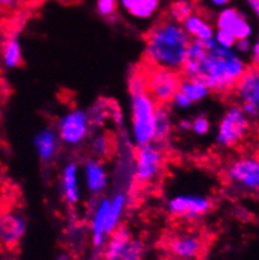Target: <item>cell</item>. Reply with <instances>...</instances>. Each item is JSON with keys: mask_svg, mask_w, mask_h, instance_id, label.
Masks as SVG:
<instances>
[{"mask_svg": "<svg viewBox=\"0 0 259 260\" xmlns=\"http://www.w3.org/2000/svg\"><path fill=\"white\" fill-rule=\"evenodd\" d=\"M191 41L181 23L170 18L158 20L145 37V58L147 64L181 71Z\"/></svg>", "mask_w": 259, "mask_h": 260, "instance_id": "1", "label": "cell"}, {"mask_svg": "<svg viewBox=\"0 0 259 260\" xmlns=\"http://www.w3.org/2000/svg\"><path fill=\"white\" fill-rule=\"evenodd\" d=\"M205 44L208 52L200 64L198 78L204 79L214 93L226 94L234 91L238 82L249 70L247 60L234 49L218 46L214 38Z\"/></svg>", "mask_w": 259, "mask_h": 260, "instance_id": "2", "label": "cell"}, {"mask_svg": "<svg viewBox=\"0 0 259 260\" xmlns=\"http://www.w3.org/2000/svg\"><path fill=\"white\" fill-rule=\"evenodd\" d=\"M157 101L149 91L130 93V131L135 147L155 141V116Z\"/></svg>", "mask_w": 259, "mask_h": 260, "instance_id": "3", "label": "cell"}, {"mask_svg": "<svg viewBox=\"0 0 259 260\" xmlns=\"http://www.w3.org/2000/svg\"><path fill=\"white\" fill-rule=\"evenodd\" d=\"M164 166H165V151L163 143L152 141L135 148L134 180L137 184H154L163 175Z\"/></svg>", "mask_w": 259, "mask_h": 260, "instance_id": "4", "label": "cell"}, {"mask_svg": "<svg viewBox=\"0 0 259 260\" xmlns=\"http://www.w3.org/2000/svg\"><path fill=\"white\" fill-rule=\"evenodd\" d=\"M55 128L62 143L70 148H78L89 140L92 134L91 117L88 110L73 107L63 112L55 122Z\"/></svg>", "mask_w": 259, "mask_h": 260, "instance_id": "5", "label": "cell"}, {"mask_svg": "<svg viewBox=\"0 0 259 260\" xmlns=\"http://www.w3.org/2000/svg\"><path fill=\"white\" fill-rule=\"evenodd\" d=\"M250 119L243 111L240 103L228 106L218 122L215 143L220 148H232L239 145L250 129Z\"/></svg>", "mask_w": 259, "mask_h": 260, "instance_id": "6", "label": "cell"}, {"mask_svg": "<svg viewBox=\"0 0 259 260\" xmlns=\"http://www.w3.org/2000/svg\"><path fill=\"white\" fill-rule=\"evenodd\" d=\"M226 182L244 193L259 192V157L244 155L235 157L224 170Z\"/></svg>", "mask_w": 259, "mask_h": 260, "instance_id": "7", "label": "cell"}, {"mask_svg": "<svg viewBox=\"0 0 259 260\" xmlns=\"http://www.w3.org/2000/svg\"><path fill=\"white\" fill-rule=\"evenodd\" d=\"M165 208L174 219L195 222L210 213L213 203L202 193H176L166 201Z\"/></svg>", "mask_w": 259, "mask_h": 260, "instance_id": "8", "label": "cell"}, {"mask_svg": "<svg viewBox=\"0 0 259 260\" xmlns=\"http://www.w3.org/2000/svg\"><path fill=\"white\" fill-rule=\"evenodd\" d=\"M147 78V91L157 101L158 105H168L180 87L181 78L176 71L152 67L145 70Z\"/></svg>", "mask_w": 259, "mask_h": 260, "instance_id": "9", "label": "cell"}, {"mask_svg": "<svg viewBox=\"0 0 259 260\" xmlns=\"http://www.w3.org/2000/svg\"><path fill=\"white\" fill-rule=\"evenodd\" d=\"M82 184L92 199L101 198L110 186V172L104 160L88 156L81 164Z\"/></svg>", "mask_w": 259, "mask_h": 260, "instance_id": "10", "label": "cell"}, {"mask_svg": "<svg viewBox=\"0 0 259 260\" xmlns=\"http://www.w3.org/2000/svg\"><path fill=\"white\" fill-rule=\"evenodd\" d=\"M111 206V196H101L93 199L89 211V232H91L92 246L97 250H104L108 241V235L106 233L108 213Z\"/></svg>", "mask_w": 259, "mask_h": 260, "instance_id": "11", "label": "cell"}, {"mask_svg": "<svg viewBox=\"0 0 259 260\" xmlns=\"http://www.w3.org/2000/svg\"><path fill=\"white\" fill-rule=\"evenodd\" d=\"M214 25L216 29L231 31L237 39L252 38L254 36V26L247 15L232 5L218 10L214 18Z\"/></svg>", "mask_w": 259, "mask_h": 260, "instance_id": "12", "label": "cell"}, {"mask_svg": "<svg viewBox=\"0 0 259 260\" xmlns=\"http://www.w3.org/2000/svg\"><path fill=\"white\" fill-rule=\"evenodd\" d=\"M81 166L77 161H67L59 175V191L67 205L77 206L82 200Z\"/></svg>", "mask_w": 259, "mask_h": 260, "instance_id": "13", "label": "cell"}, {"mask_svg": "<svg viewBox=\"0 0 259 260\" xmlns=\"http://www.w3.org/2000/svg\"><path fill=\"white\" fill-rule=\"evenodd\" d=\"M26 232L25 215L18 210H8L0 219V239L3 245L14 248L19 244Z\"/></svg>", "mask_w": 259, "mask_h": 260, "instance_id": "14", "label": "cell"}, {"mask_svg": "<svg viewBox=\"0 0 259 260\" xmlns=\"http://www.w3.org/2000/svg\"><path fill=\"white\" fill-rule=\"evenodd\" d=\"M62 140L55 127H43L33 139V147L37 157L44 164H52L60 152Z\"/></svg>", "mask_w": 259, "mask_h": 260, "instance_id": "15", "label": "cell"}, {"mask_svg": "<svg viewBox=\"0 0 259 260\" xmlns=\"http://www.w3.org/2000/svg\"><path fill=\"white\" fill-rule=\"evenodd\" d=\"M168 249L171 255L180 260H194L202 254L204 241L197 234L185 233L169 240Z\"/></svg>", "mask_w": 259, "mask_h": 260, "instance_id": "16", "label": "cell"}, {"mask_svg": "<svg viewBox=\"0 0 259 260\" xmlns=\"http://www.w3.org/2000/svg\"><path fill=\"white\" fill-rule=\"evenodd\" d=\"M181 24L192 41L207 42L209 39H213L215 36L216 28L214 22H211L210 19H208V17L199 12L192 13Z\"/></svg>", "mask_w": 259, "mask_h": 260, "instance_id": "17", "label": "cell"}, {"mask_svg": "<svg viewBox=\"0 0 259 260\" xmlns=\"http://www.w3.org/2000/svg\"><path fill=\"white\" fill-rule=\"evenodd\" d=\"M234 92L240 105L249 103L259 110V76L255 67H250L242 77Z\"/></svg>", "mask_w": 259, "mask_h": 260, "instance_id": "18", "label": "cell"}, {"mask_svg": "<svg viewBox=\"0 0 259 260\" xmlns=\"http://www.w3.org/2000/svg\"><path fill=\"white\" fill-rule=\"evenodd\" d=\"M132 233L128 226L121 225L108 237V241L102 250L104 260H122L130 241L132 240Z\"/></svg>", "mask_w": 259, "mask_h": 260, "instance_id": "19", "label": "cell"}, {"mask_svg": "<svg viewBox=\"0 0 259 260\" xmlns=\"http://www.w3.org/2000/svg\"><path fill=\"white\" fill-rule=\"evenodd\" d=\"M3 66L5 70L13 71L17 70L23 63V49L22 42H20L19 34L17 31H13L5 38L3 43L2 53Z\"/></svg>", "mask_w": 259, "mask_h": 260, "instance_id": "20", "label": "cell"}, {"mask_svg": "<svg viewBox=\"0 0 259 260\" xmlns=\"http://www.w3.org/2000/svg\"><path fill=\"white\" fill-rule=\"evenodd\" d=\"M128 205V193L125 190L118 189L111 196V206L110 213H108L107 226H106V233L110 237L118 226H121L123 216H125L126 209Z\"/></svg>", "mask_w": 259, "mask_h": 260, "instance_id": "21", "label": "cell"}, {"mask_svg": "<svg viewBox=\"0 0 259 260\" xmlns=\"http://www.w3.org/2000/svg\"><path fill=\"white\" fill-rule=\"evenodd\" d=\"M173 113L168 105H158L155 116V141L163 143L170 139L173 134Z\"/></svg>", "mask_w": 259, "mask_h": 260, "instance_id": "22", "label": "cell"}, {"mask_svg": "<svg viewBox=\"0 0 259 260\" xmlns=\"http://www.w3.org/2000/svg\"><path fill=\"white\" fill-rule=\"evenodd\" d=\"M179 91H181L182 93L186 94L187 97L191 100V102L194 103V105L202 103L203 101L207 100L209 95L211 94V92H213L210 89V87L205 83L204 79L189 78V77L181 78Z\"/></svg>", "mask_w": 259, "mask_h": 260, "instance_id": "23", "label": "cell"}, {"mask_svg": "<svg viewBox=\"0 0 259 260\" xmlns=\"http://www.w3.org/2000/svg\"><path fill=\"white\" fill-rule=\"evenodd\" d=\"M88 150L92 156L105 160L110 157L113 150V142L110 135L105 131H97L89 137Z\"/></svg>", "mask_w": 259, "mask_h": 260, "instance_id": "24", "label": "cell"}, {"mask_svg": "<svg viewBox=\"0 0 259 260\" xmlns=\"http://www.w3.org/2000/svg\"><path fill=\"white\" fill-rule=\"evenodd\" d=\"M194 12H197V9L191 0H174L168 9V18L178 23H182Z\"/></svg>", "mask_w": 259, "mask_h": 260, "instance_id": "25", "label": "cell"}, {"mask_svg": "<svg viewBox=\"0 0 259 260\" xmlns=\"http://www.w3.org/2000/svg\"><path fill=\"white\" fill-rule=\"evenodd\" d=\"M118 9H120L118 0H97L96 2V13L110 23H115L118 20Z\"/></svg>", "mask_w": 259, "mask_h": 260, "instance_id": "26", "label": "cell"}, {"mask_svg": "<svg viewBox=\"0 0 259 260\" xmlns=\"http://www.w3.org/2000/svg\"><path fill=\"white\" fill-rule=\"evenodd\" d=\"M89 117H91L92 124L93 127H102L107 122V119L110 118V112H111V105H108L106 101H99V102L94 103L92 107L88 108Z\"/></svg>", "mask_w": 259, "mask_h": 260, "instance_id": "27", "label": "cell"}, {"mask_svg": "<svg viewBox=\"0 0 259 260\" xmlns=\"http://www.w3.org/2000/svg\"><path fill=\"white\" fill-rule=\"evenodd\" d=\"M211 128L210 119L207 115H198L191 118V132L198 137H204L209 135Z\"/></svg>", "mask_w": 259, "mask_h": 260, "instance_id": "28", "label": "cell"}, {"mask_svg": "<svg viewBox=\"0 0 259 260\" xmlns=\"http://www.w3.org/2000/svg\"><path fill=\"white\" fill-rule=\"evenodd\" d=\"M145 250H146V248H145L144 241L140 240V239L132 238L122 260H141L145 254Z\"/></svg>", "mask_w": 259, "mask_h": 260, "instance_id": "29", "label": "cell"}, {"mask_svg": "<svg viewBox=\"0 0 259 260\" xmlns=\"http://www.w3.org/2000/svg\"><path fill=\"white\" fill-rule=\"evenodd\" d=\"M214 39H215V42L218 43V46L228 48V49H234L235 43H237L238 41L233 33H231V31L228 30H223V29H216Z\"/></svg>", "mask_w": 259, "mask_h": 260, "instance_id": "30", "label": "cell"}, {"mask_svg": "<svg viewBox=\"0 0 259 260\" xmlns=\"http://www.w3.org/2000/svg\"><path fill=\"white\" fill-rule=\"evenodd\" d=\"M170 105L176 111H187L194 103L191 102V100L186 94L182 93L181 91H178L173 97V100H171Z\"/></svg>", "mask_w": 259, "mask_h": 260, "instance_id": "31", "label": "cell"}, {"mask_svg": "<svg viewBox=\"0 0 259 260\" xmlns=\"http://www.w3.org/2000/svg\"><path fill=\"white\" fill-rule=\"evenodd\" d=\"M253 47V41L252 38H244V39H238L237 43L234 46V50L237 53H239L243 57H249L250 52H252Z\"/></svg>", "mask_w": 259, "mask_h": 260, "instance_id": "32", "label": "cell"}, {"mask_svg": "<svg viewBox=\"0 0 259 260\" xmlns=\"http://www.w3.org/2000/svg\"><path fill=\"white\" fill-rule=\"evenodd\" d=\"M249 60L252 63V66L257 67L259 66V29L257 31V36H255L254 41H253V47L252 52L249 54Z\"/></svg>", "mask_w": 259, "mask_h": 260, "instance_id": "33", "label": "cell"}, {"mask_svg": "<svg viewBox=\"0 0 259 260\" xmlns=\"http://www.w3.org/2000/svg\"><path fill=\"white\" fill-rule=\"evenodd\" d=\"M204 2L208 7L211 8V9L221 10L226 7H231L233 0H204Z\"/></svg>", "mask_w": 259, "mask_h": 260, "instance_id": "34", "label": "cell"}, {"mask_svg": "<svg viewBox=\"0 0 259 260\" xmlns=\"http://www.w3.org/2000/svg\"><path fill=\"white\" fill-rule=\"evenodd\" d=\"M176 128L180 132L191 131V119L187 117L181 118L180 121H178V123H176Z\"/></svg>", "mask_w": 259, "mask_h": 260, "instance_id": "35", "label": "cell"}, {"mask_svg": "<svg viewBox=\"0 0 259 260\" xmlns=\"http://www.w3.org/2000/svg\"><path fill=\"white\" fill-rule=\"evenodd\" d=\"M245 3L249 7V9L252 10L253 14L259 19V0H245Z\"/></svg>", "mask_w": 259, "mask_h": 260, "instance_id": "36", "label": "cell"}, {"mask_svg": "<svg viewBox=\"0 0 259 260\" xmlns=\"http://www.w3.org/2000/svg\"><path fill=\"white\" fill-rule=\"evenodd\" d=\"M17 3L18 0H0V4H2L3 9L7 10L14 9V8L17 7Z\"/></svg>", "mask_w": 259, "mask_h": 260, "instance_id": "37", "label": "cell"}, {"mask_svg": "<svg viewBox=\"0 0 259 260\" xmlns=\"http://www.w3.org/2000/svg\"><path fill=\"white\" fill-rule=\"evenodd\" d=\"M55 260H71V258L67 255V254H60V255L57 256V259Z\"/></svg>", "mask_w": 259, "mask_h": 260, "instance_id": "38", "label": "cell"}]
</instances>
